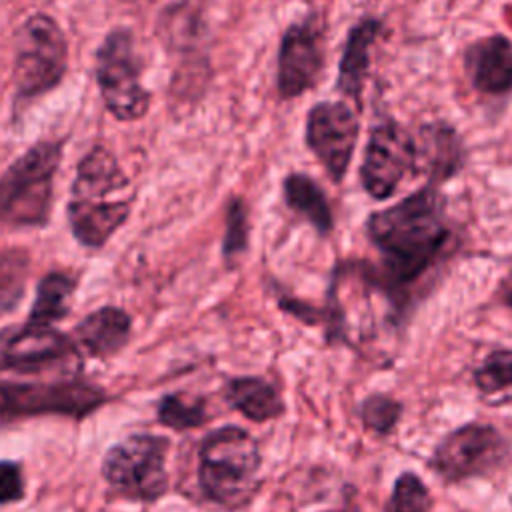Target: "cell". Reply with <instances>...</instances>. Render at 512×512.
Here are the masks:
<instances>
[{"label": "cell", "instance_id": "1", "mask_svg": "<svg viewBox=\"0 0 512 512\" xmlns=\"http://www.w3.org/2000/svg\"><path fill=\"white\" fill-rule=\"evenodd\" d=\"M364 234L378 262H352L354 272L388 300L392 318L402 320L414 286L440 264L452 240L446 196L438 186L424 184L402 200L370 212Z\"/></svg>", "mask_w": 512, "mask_h": 512}, {"label": "cell", "instance_id": "2", "mask_svg": "<svg viewBox=\"0 0 512 512\" xmlns=\"http://www.w3.org/2000/svg\"><path fill=\"white\" fill-rule=\"evenodd\" d=\"M136 190L118 156L106 144H92L78 160L70 182L66 220L86 250H102L128 222Z\"/></svg>", "mask_w": 512, "mask_h": 512}, {"label": "cell", "instance_id": "3", "mask_svg": "<svg viewBox=\"0 0 512 512\" xmlns=\"http://www.w3.org/2000/svg\"><path fill=\"white\" fill-rule=\"evenodd\" d=\"M262 454L256 438L240 426H222L204 436L198 450V484L208 500L244 508L260 490Z\"/></svg>", "mask_w": 512, "mask_h": 512}, {"label": "cell", "instance_id": "4", "mask_svg": "<svg viewBox=\"0 0 512 512\" xmlns=\"http://www.w3.org/2000/svg\"><path fill=\"white\" fill-rule=\"evenodd\" d=\"M66 138H42L14 158L0 174V224L44 228L54 204V182Z\"/></svg>", "mask_w": 512, "mask_h": 512}, {"label": "cell", "instance_id": "5", "mask_svg": "<svg viewBox=\"0 0 512 512\" xmlns=\"http://www.w3.org/2000/svg\"><path fill=\"white\" fill-rule=\"evenodd\" d=\"M68 40L58 20L44 12L30 14L14 34V110L54 92L68 72Z\"/></svg>", "mask_w": 512, "mask_h": 512}, {"label": "cell", "instance_id": "6", "mask_svg": "<svg viewBox=\"0 0 512 512\" xmlns=\"http://www.w3.org/2000/svg\"><path fill=\"white\" fill-rule=\"evenodd\" d=\"M100 100L118 122H138L150 110L152 94L142 82V62L130 28H110L94 52Z\"/></svg>", "mask_w": 512, "mask_h": 512}, {"label": "cell", "instance_id": "7", "mask_svg": "<svg viewBox=\"0 0 512 512\" xmlns=\"http://www.w3.org/2000/svg\"><path fill=\"white\" fill-rule=\"evenodd\" d=\"M170 440L158 434H130L114 444L102 460L106 484L128 500L154 502L168 490Z\"/></svg>", "mask_w": 512, "mask_h": 512}, {"label": "cell", "instance_id": "8", "mask_svg": "<svg viewBox=\"0 0 512 512\" xmlns=\"http://www.w3.org/2000/svg\"><path fill=\"white\" fill-rule=\"evenodd\" d=\"M510 458V442L492 424L470 422L448 432L428 458L432 472L446 484L484 478Z\"/></svg>", "mask_w": 512, "mask_h": 512}, {"label": "cell", "instance_id": "9", "mask_svg": "<svg viewBox=\"0 0 512 512\" xmlns=\"http://www.w3.org/2000/svg\"><path fill=\"white\" fill-rule=\"evenodd\" d=\"M360 186L372 200L390 198L414 174V136L394 118L376 120L362 150Z\"/></svg>", "mask_w": 512, "mask_h": 512}, {"label": "cell", "instance_id": "10", "mask_svg": "<svg viewBox=\"0 0 512 512\" xmlns=\"http://www.w3.org/2000/svg\"><path fill=\"white\" fill-rule=\"evenodd\" d=\"M358 136V110L346 100H320L306 112L304 142L332 184H340L346 178Z\"/></svg>", "mask_w": 512, "mask_h": 512}, {"label": "cell", "instance_id": "11", "mask_svg": "<svg viewBox=\"0 0 512 512\" xmlns=\"http://www.w3.org/2000/svg\"><path fill=\"white\" fill-rule=\"evenodd\" d=\"M324 70V26L316 12L294 20L280 36L276 56V90L294 100L312 90Z\"/></svg>", "mask_w": 512, "mask_h": 512}, {"label": "cell", "instance_id": "12", "mask_svg": "<svg viewBox=\"0 0 512 512\" xmlns=\"http://www.w3.org/2000/svg\"><path fill=\"white\" fill-rule=\"evenodd\" d=\"M104 402V392L82 380L0 382V416H84Z\"/></svg>", "mask_w": 512, "mask_h": 512}, {"label": "cell", "instance_id": "13", "mask_svg": "<svg viewBox=\"0 0 512 512\" xmlns=\"http://www.w3.org/2000/svg\"><path fill=\"white\" fill-rule=\"evenodd\" d=\"M414 136V174L426 184L442 186L462 172L468 160L466 144L456 126L446 120H430L418 126Z\"/></svg>", "mask_w": 512, "mask_h": 512}, {"label": "cell", "instance_id": "14", "mask_svg": "<svg viewBox=\"0 0 512 512\" xmlns=\"http://www.w3.org/2000/svg\"><path fill=\"white\" fill-rule=\"evenodd\" d=\"M2 364L16 372H40L54 364L76 358V344L52 326L24 324L10 338L4 340L0 350Z\"/></svg>", "mask_w": 512, "mask_h": 512}, {"label": "cell", "instance_id": "15", "mask_svg": "<svg viewBox=\"0 0 512 512\" xmlns=\"http://www.w3.org/2000/svg\"><path fill=\"white\" fill-rule=\"evenodd\" d=\"M462 68L470 86L486 96L512 92V40L504 34H488L472 40L462 52Z\"/></svg>", "mask_w": 512, "mask_h": 512}, {"label": "cell", "instance_id": "16", "mask_svg": "<svg viewBox=\"0 0 512 512\" xmlns=\"http://www.w3.org/2000/svg\"><path fill=\"white\" fill-rule=\"evenodd\" d=\"M382 30V20L376 16H362L356 20L344 40L342 56L338 62L336 90L352 102V106L362 110V94L366 80L370 76L372 46Z\"/></svg>", "mask_w": 512, "mask_h": 512}, {"label": "cell", "instance_id": "17", "mask_svg": "<svg viewBox=\"0 0 512 512\" xmlns=\"http://www.w3.org/2000/svg\"><path fill=\"white\" fill-rule=\"evenodd\" d=\"M130 332L132 318L124 308L100 306L76 324L74 344H80L90 356L106 358L128 344Z\"/></svg>", "mask_w": 512, "mask_h": 512}, {"label": "cell", "instance_id": "18", "mask_svg": "<svg viewBox=\"0 0 512 512\" xmlns=\"http://www.w3.org/2000/svg\"><path fill=\"white\" fill-rule=\"evenodd\" d=\"M282 200L290 212L306 220L322 238L334 230V214L322 186L304 172H290L282 180Z\"/></svg>", "mask_w": 512, "mask_h": 512}, {"label": "cell", "instance_id": "19", "mask_svg": "<svg viewBox=\"0 0 512 512\" xmlns=\"http://www.w3.org/2000/svg\"><path fill=\"white\" fill-rule=\"evenodd\" d=\"M228 404L252 422H270L284 414L280 390L262 376H238L226 382Z\"/></svg>", "mask_w": 512, "mask_h": 512}, {"label": "cell", "instance_id": "20", "mask_svg": "<svg viewBox=\"0 0 512 512\" xmlns=\"http://www.w3.org/2000/svg\"><path fill=\"white\" fill-rule=\"evenodd\" d=\"M78 280L70 272L52 270L36 284V296L28 314V324L52 326L68 316Z\"/></svg>", "mask_w": 512, "mask_h": 512}, {"label": "cell", "instance_id": "21", "mask_svg": "<svg viewBox=\"0 0 512 512\" xmlns=\"http://www.w3.org/2000/svg\"><path fill=\"white\" fill-rule=\"evenodd\" d=\"M474 386L490 406L512 402V348L492 350L474 370Z\"/></svg>", "mask_w": 512, "mask_h": 512}, {"label": "cell", "instance_id": "22", "mask_svg": "<svg viewBox=\"0 0 512 512\" xmlns=\"http://www.w3.org/2000/svg\"><path fill=\"white\" fill-rule=\"evenodd\" d=\"M158 420L178 432L200 428L208 420L206 400L188 392L166 394L158 404Z\"/></svg>", "mask_w": 512, "mask_h": 512}, {"label": "cell", "instance_id": "23", "mask_svg": "<svg viewBox=\"0 0 512 512\" xmlns=\"http://www.w3.org/2000/svg\"><path fill=\"white\" fill-rule=\"evenodd\" d=\"M250 244V218L244 198L230 196L224 210V236L222 258L232 264L248 250Z\"/></svg>", "mask_w": 512, "mask_h": 512}, {"label": "cell", "instance_id": "24", "mask_svg": "<svg viewBox=\"0 0 512 512\" xmlns=\"http://www.w3.org/2000/svg\"><path fill=\"white\" fill-rule=\"evenodd\" d=\"M432 494L414 472H402L392 486L384 512H430Z\"/></svg>", "mask_w": 512, "mask_h": 512}, {"label": "cell", "instance_id": "25", "mask_svg": "<svg viewBox=\"0 0 512 512\" xmlns=\"http://www.w3.org/2000/svg\"><path fill=\"white\" fill-rule=\"evenodd\" d=\"M402 416V404L390 394H370L360 404V422L376 436H388Z\"/></svg>", "mask_w": 512, "mask_h": 512}, {"label": "cell", "instance_id": "26", "mask_svg": "<svg viewBox=\"0 0 512 512\" xmlns=\"http://www.w3.org/2000/svg\"><path fill=\"white\" fill-rule=\"evenodd\" d=\"M24 496V478L16 462H0V504L16 502Z\"/></svg>", "mask_w": 512, "mask_h": 512}, {"label": "cell", "instance_id": "27", "mask_svg": "<svg viewBox=\"0 0 512 512\" xmlns=\"http://www.w3.org/2000/svg\"><path fill=\"white\" fill-rule=\"evenodd\" d=\"M502 302H504L508 308H512V276L508 278V284H506V290H504Z\"/></svg>", "mask_w": 512, "mask_h": 512}, {"label": "cell", "instance_id": "28", "mask_svg": "<svg viewBox=\"0 0 512 512\" xmlns=\"http://www.w3.org/2000/svg\"><path fill=\"white\" fill-rule=\"evenodd\" d=\"M334 512H358L356 508H350V506H344V508H340V510H334Z\"/></svg>", "mask_w": 512, "mask_h": 512}]
</instances>
